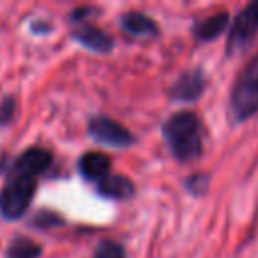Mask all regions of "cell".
Listing matches in <instances>:
<instances>
[{
  "label": "cell",
  "instance_id": "cell-11",
  "mask_svg": "<svg viewBox=\"0 0 258 258\" xmlns=\"http://www.w3.org/2000/svg\"><path fill=\"white\" fill-rule=\"evenodd\" d=\"M97 191L111 200H129L135 194V185L125 175H107L97 181Z\"/></svg>",
  "mask_w": 258,
  "mask_h": 258
},
{
  "label": "cell",
  "instance_id": "cell-5",
  "mask_svg": "<svg viewBox=\"0 0 258 258\" xmlns=\"http://www.w3.org/2000/svg\"><path fill=\"white\" fill-rule=\"evenodd\" d=\"M89 133L99 143H105L111 147H129L135 143V135L127 127H123L121 123L105 115H97L89 121Z\"/></svg>",
  "mask_w": 258,
  "mask_h": 258
},
{
  "label": "cell",
  "instance_id": "cell-2",
  "mask_svg": "<svg viewBox=\"0 0 258 258\" xmlns=\"http://www.w3.org/2000/svg\"><path fill=\"white\" fill-rule=\"evenodd\" d=\"M38 177L28 173H18L8 169V179L0 191V214L8 220H18L28 210L34 191H36Z\"/></svg>",
  "mask_w": 258,
  "mask_h": 258
},
{
  "label": "cell",
  "instance_id": "cell-9",
  "mask_svg": "<svg viewBox=\"0 0 258 258\" xmlns=\"http://www.w3.org/2000/svg\"><path fill=\"white\" fill-rule=\"evenodd\" d=\"M121 28L129 34V36H137V38H153L159 34V26L155 20H151L149 16H145L143 12H127L121 16Z\"/></svg>",
  "mask_w": 258,
  "mask_h": 258
},
{
  "label": "cell",
  "instance_id": "cell-15",
  "mask_svg": "<svg viewBox=\"0 0 258 258\" xmlns=\"http://www.w3.org/2000/svg\"><path fill=\"white\" fill-rule=\"evenodd\" d=\"M14 113H16V101L12 97H4V101L0 105V127L8 125L14 119Z\"/></svg>",
  "mask_w": 258,
  "mask_h": 258
},
{
  "label": "cell",
  "instance_id": "cell-8",
  "mask_svg": "<svg viewBox=\"0 0 258 258\" xmlns=\"http://www.w3.org/2000/svg\"><path fill=\"white\" fill-rule=\"evenodd\" d=\"M73 38L77 42H81L83 46L95 50V52H109L113 48V38L107 32H103L101 28L93 26V24H83V26L75 28Z\"/></svg>",
  "mask_w": 258,
  "mask_h": 258
},
{
  "label": "cell",
  "instance_id": "cell-13",
  "mask_svg": "<svg viewBox=\"0 0 258 258\" xmlns=\"http://www.w3.org/2000/svg\"><path fill=\"white\" fill-rule=\"evenodd\" d=\"M42 254V248L28 240V238H16L6 252V258H38Z\"/></svg>",
  "mask_w": 258,
  "mask_h": 258
},
{
  "label": "cell",
  "instance_id": "cell-7",
  "mask_svg": "<svg viewBox=\"0 0 258 258\" xmlns=\"http://www.w3.org/2000/svg\"><path fill=\"white\" fill-rule=\"evenodd\" d=\"M206 89V77L200 69L183 73L169 89V95L175 101H196Z\"/></svg>",
  "mask_w": 258,
  "mask_h": 258
},
{
  "label": "cell",
  "instance_id": "cell-12",
  "mask_svg": "<svg viewBox=\"0 0 258 258\" xmlns=\"http://www.w3.org/2000/svg\"><path fill=\"white\" fill-rule=\"evenodd\" d=\"M226 26H228V12H218L198 22L194 28V34L200 40H214L226 30Z\"/></svg>",
  "mask_w": 258,
  "mask_h": 258
},
{
  "label": "cell",
  "instance_id": "cell-14",
  "mask_svg": "<svg viewBox=\"0 0 258 258\" xmlns=\"http://www.w3.org/2000/svg\"><path fill=\"white\" fill-rule=\"evenodd\" d=\"M93 258H125V248L113 240H105L97 246Z\"/></svg>",
  "mask_w": 258,
  "mask_h": 258
},
{
  "label": "cell",
  "instance_id": "cell-3",
  "mask_svg": "<svg viewBox=\"0 0 258 258\" xmlns=\"http://www.w3.org/2000/svg\"><path fill=\"white\" fill-rule=\"evenodd\" d=\"M230 103L236 121H246L258 111V52L252 56L250 64L240 73Z\"/></svg>",
  "mask_w": 258,
  "mask_h": 258
},
{
  "label": "cell",
  "instance_id": "cell-10",
  "mask_svg": "<svg viewBox=\"0 0 258 258\" xmlns=\"http://www.w3.org/2000/svg\"><path fill=\"white\" fill-rule=\"evenodd\" d=\"M109 169H111V159H109V155H105L101 151H89V153L81 155V159H79V171L87 179L101 181L103 177H107Z\"/></svg>",
  "mask_w": 258,
  "mask_h": 258
},
{
  "label": "cell",
  "instance_id": "cell-1",
  "mask_svg": "<svg viewBox=\"0 0 258 258\" xmlns=\"http://www.w3.org/2000/svg\"><path fill=\"white\" fill-rule=\"evenodd\" d=\"M163 137L179 161H196L202 151V121L191 111H177L163 123Z\"/></svg>",
  "mask_w": 258,
  "mask_h": 258
},
{
  "label": "cell",
  "instance_id": "cell-16",
  "mask_svg": "<svg viewBox=\"0 0 258 258\" xmlns=\"http://www.w3.org/2000/svg\"><path fill=\"white\" fill-rule=\"evenodd\" d=\"M185 185H187V189H189L194 196H202V194L206 191V187H208V175H202V173L191 175Z\"/></svg>",
  "mask_w": 258,
  "mask_h": 258
},
{
  "label": "cell",
  "instance_id": "cell-17",
  "mask_svg": "<svg viewBox=\"0 0 258 258\" xmlns=\"http://www.w3.org/2000/svg\"><path fill=\"white\" fill-rule=\"evenodd\" d=\"M4 161H6V157H4V153L0 151V171H2V167H4Z\"/></svg>",
  "mask_w": 258,
  "mask_h": 258
},
{
  "label": "cell",
  "instance_id": "cell-4",
  "mask_svg": "<svg viewBox=\"0 0 258 258\" xmlns=\"http://www.w3.org/2000/svg\"><path fill=\"white\" fill-rule=\"evenodd\" d=\"M258 32V0L248 4L234 20L230 32H228V54L242 52L256 36Z\"/></svg>",
  "mask_w": 258,
  "mask_h": 258
},
{
  "label": "cell",
  "instance_id": "cell-6",
  "mask_svg": "<svg viewBox=\"0 0 258 258\" xmlns=\"http://www.w3.org/2000/svg\"><path fill=\"white\" fill-rule=\"evenodd\" d=\"M52 163V153L44 147H30L26 149L22 155H18L12 165L10 171H18V173H28V175H40L42 171L48 169V165Z\"/></svg>",
  "mask_w": 258,
  "mask_h": 258
}]
</instances>
